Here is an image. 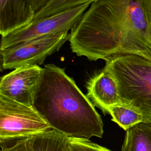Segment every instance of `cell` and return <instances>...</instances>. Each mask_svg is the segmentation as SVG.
<instances>
[{
  "label": "cell",
  "instance_id": "6da1fadb",
  "mask_svg": "<svg viewBox=\"0 0 151 151\" xmlns=\"http://www.w3.org/2000/svg\"><path fill=\"white\" fill-rule=\"evenodd\" d=\"M73 52L89 60L134 54L151 61V40L139 0H96L71 29Z\"/></svg>",
  "mask_w": 151,
  "mask_h": 151
},
{
  "label": "cell",
  "instance_id": "30bf717a",
  "mask_svg": "<svg viewBox=\"0 0 151 151\" xmlns=\"http://www.w3.org/2000/svg\"><path fill=\"white\" fill-rule=\"evenodd\" d=\"M122 151H151V122H143L127 130Z\"/></svg>",
  "mask_w": 151,
  "mask_h": 151
},
{
  "label": "cell",
  "instance_id": "277c9868",
  "mask_svg": "<svg viewBox=\"0 0 151 151\" xmlns=\"http://www.w3.org/2000/svg\"><path fill=\"white\" fill-rule=\"evenodd\" d=\"M51 130L33 107L0 95L1 145Z\"/></svg>",
  "mask_w": 151,
  "mask_h": 151
},
{
  "label": "cell",
  "instance_id": "5bb4252c",
  "mask_svg": "<svg viewBox=\"0 0 151 151\" xmlns=\"http://www.w3.org/2000/svg\"><path fill=\"white\" fill-rule=\"evenodd\" d=\"M70 151H111L84 137H68Z\"/></svg>",
  "mask_w": 151,
  "mask_h": 151
},
{
  "label": "cell",
  "instance_id": "8992f818",
  "mask_svg": "<svg viewBox=\"0 0 151 151\" xmlns=\"http://www.w3.org/2000/svg\"><path fill=\"white\" fill-rule=\"evenodd\" d=\"M90 5L83 4L38 19L5 36H1L0 50L38 37L68 32L79 21Z\"/></svg>",
  "mask_w": 151,
  "mask_h": 151
},
{
  "label": "cell",
  "instance_id": "4fadbf2b",
  "mask_svg": "<svg viewBox=\"0 0 151 151\" xmlns=\"http://www.w3.org/2000/svg\"><path fill=\"white\" fill-rule=\"evenodd\" d=\"M96 0H51L41 10L37 12L32 21L51 16L83 4H91Z\"/></svg>",
  "mask_w": 151,
  "mask_h": 151
},
{
  "label": "cell",
  "instance_id": "7a4b0ae2",
  "mask_svg": "<svg viewBox=\"0 0 151 151\" xmlns=\"http://www.w3.org/2000/svg\"><path fill=\"white\" fill-rule=\"evenodd\" d=\"M34 107L51 126L68 137H101L103 123L87 96L64 69L44 65Z\"/></svg>",
  "mask_w": 151,
  "mask_h": 151
},
{
  "label": "cell",
  "instance_id": "5b68a950",
  "mask_svg": "<svg viewBox=\"0 0 151 151\" xmlns=\"http://www.w3.org/2000/svg\"><path fill=\"white\" fill-rule=\"evenodd\" d=\"M69 38L70 34L65 32L32 39L1 50V68L14 70L25 65L41 64Z\"/></svg>",
  "mask_w": 151,
  "mask_h": 151
},
{
  "label": "cell",
  "instance_id": "ac0fdd59",
  "mask_svg": "<svg viewBox=\"0 0 151 151\" xmlns=\"http://www.w3.org/2000/svg\"><path fill=\"white\" fill-rule=\"evenodd\" d=\"M148 122H151V120H150V121H148Z\"/></svg>",
  "mask_w": 151,
  "mask_h": 151
},
{
  "label": "cell",
  "instance_id": "8fae6325",
  "mask_svg": "<svg viewBox=\"0 0 151 151\" xmlns=\"http://www.w3.org/2000/svg\"><path fill=\"white\" fill-rule=\"evenodd\" d=\"M31 137L34 151H70L68 137L54 130Z\"/></svg>",
  "mask_w": 151,
  "mask_h": 151
},
{
  "label": "cell",
  "instance_id": "2e32d148",
  "mask_svg": "<svg viewBox=\"0 0 151 151\" xmlns=\"http://www.w3.org/2000/svg\"><path fill=\"white\" fill-rule=\"evenodd\" d=\"M144 12L147 31L151 40V0H139Z\"/></svg>",
  "mask_w": 151,
  "mask_h": 151
},
{
  "label": "cell",
  "instance_id": "e0dca14e",
  "mask_svg": "<svg viewBox=\"0 0 151 151\" xmlns=\"http://www.w3.org/2000/svg\"><path fill=\"white\" fill-rule=\"evenodd\" d=\"M35 14L41 10L51 0H30Z\"/></svg>",
  "mask_w": 151,
  "mask_h": 151
},
{
  "label": "cell",
  "instance_id": "9a60e30c",
  "mask_svg": "<svg viewBox=\"0 0 151 151\" xmlns=\"http://www.w3.org/2000/svg\"><path fill=\"white\" fill-rule=\"evenodd\" d=\"M1 151H34L32 137L21 138L11 142L9 145L1 146Z\"/></svg>",
  "mask_w": 151,
  "mask_h": 151
},
{
  "label": "cell",
  "instance_id": "3957f363",
  "mask_svg": "<svg viewBox=\"0 0 151 151\" xmlns=\"http://www.w3.org/2000/svg\"><path fill=\"white\" fill-rule=\"evenodd\" d=\"M114 77L122 102L151 120V61L134 54L112 57L103 68Z\"/></svg>",
  "mask_w": 151,
  "mask_h": 151
},
{
  "label": "cell",
  "instance_id": "52a82bcc",
  "mask_svg": "<svg viewBox=\"0 0 151 151\" xmlns=\"http://www.w3.org/2000/svg\"><path fill=\"white\" fill-rule=\"evenodd\" d=\"M43 73L44 68L39 65H25L14 69L1 78L0 95L33 106Z\"/></svg>",
  "mask_w": 151,
  "mask_h": 151
},
{
  "label": "cell",
  "instance_id": "ba28073f",
  "mask_svg": "<svg viewBox=\"0 0 151 151\" xmlns=\"http://www.w3.org/2000/svg\"><path fill=\"white\" fill-rule=\"evenodd\" d=\"M86 88L88 99L104 114L110 106L123 103L114 77L104 68L88 80Z\"/></svg>",
  "mask_w": 151,
  "mask_h": 151
},
{
  "label": "cell",
  "instance_id": "9c48e42d",
  "mask_svg": "<svg viewBox=\"0 0 151 151\" xmlns=\"http://www.w3.org/2000/svg\"><path fill=\"white\" fill-rule=\"evenodd\" d=\"M35 12L30 0H0V33L5 36L31 22Z\"/></svg>",
  "mask_w": 151,
  "mask_h": 151
},
{
  "label": "cell",
  "instance_id": "7c38bea8",
  "mask_svg": "<svg viewBox=\"0 0 151 151\" xmlns=\"http://www.w3.org/2000/svg\"><path fill=\"white\" fill-rule=\"evenodd\" d=\"M108 113L112 117L111 120L119 124L126 131L134 125L145 121L142 113L124 103L117 104L108 109Z\"/></svg>",
  "mask_w": 151,
  "mask_h": 151
}]
</instances>
